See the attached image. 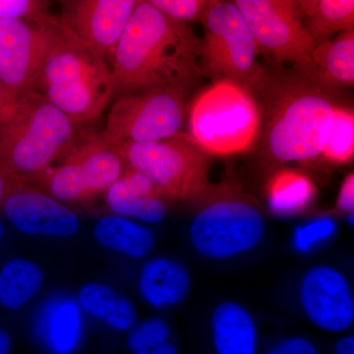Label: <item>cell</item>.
Segmentation results:
<instances>
[{
	"instance_id": "6da1fadb",
	"label": "cell",
	"mask_w": 354,
	"mask_h": 354,
	"mask_svg": "<svg viewBox=\"0 0 354 354\" xmlns=\"http://www.w3.org/2000/svg\"><path fill=\"white\" fill-rule=\"evenodd\" d=\"M111 58L116 99L152 88L185 92L200 72L201 41L150 0L138 1Z\"/></svg>"
},
{
	"instance_id": "7a4b0ae2",
	"label": "cell",
	"mask_w": 354,
	"mask_h": 354,
	"mask_svg": "<svg viewBox=\"0 0 354 354\" xmlns=\"http://www.w3.org/2000/svg\"><path fill=\"white\" fill-rule=\"evenodd\" d=\"M76 127L44 95L27 93L13 118L0 123V169L32 185L77 145Z\"/></svg>"
},
{
	"instance_id": "3957f363",
	"label": "cell",
	"mask_w": 354,
	"mask_h": 354,
	"mask_svg": "<svg viewBox=\"0 0 354 354\" xmlns=\"http://www.w3.org/2000/svg\"><path fill=\"white\" fill-rule=\"evenodd\" d=\"M34 92L76 125L97 120L113 97L111 68L104 58L70 36L55 21V36Z\"/></svg>"
},
{
	"instance_id": "277c9868",
	"label": "cell",
	"mask_w": 354,
	"mask_h": 354,
	"mask_svg": "<svg viewBox=\"0 0 354 354\" xmlns=\"http://www.w3.org/2000/svg\"><path fill=\"white\" fill-rule=\"evenodd\" d=\"M259 108L249 91L230 80H218L197 95L189 111V138L205 153L247 152L259 133Z\"/></svg>"
},
{
	"instance_id": "5b68a950",
	"label": "cell",
	"mask_w": 354,
	"mask_h": 354,
	"mask_svg": "<svg viewBox=\"0 0 354 354\" xmlns=\"http://www.w3.org/2000/svg\"><path fill=\"white\" fill-rule=\"evenodd\" d=\"M272 106L266 131L272 160L304 162L323 153L335 108L327 95L306 84H291Z\"/></svg>"
},
{
	"instance_id": "8992f818",
	"label": "cell",
	"mask_w": 354,
	"mask_h": 354,
	"mask_svg": "<svg viewBox=\"0 0 354 354\" xmlns=\"http://www.w3.org/2000/svg\"><path fill=\"white\" fill-rule=\"evenodd\" d=\"M189 227V239L199 255L209 260L232 259L253 250L265 234V220L248 198L225 185L205 193Z\"/></svg>"
},
{
	"instance_id": "52a82bcc",
	"label": "cell",
	"mask_w": 354,
	"mask_h": 354,
	"mask_svg": "<svg viewBox=\"0 0 354 354\" xmlns=\"http://www.w3.org/2000/svg\"><path fill=\"white\" fill-rule=\"evenodd\" d=\"M201 62L209 73L249 88L267 80L258 62V46L239 7L232 1H211L202 20Z\"/></svg>"
},
{
	"instance_id": "ba28073f",
	"label": "cell",
	"mask_w": 354,
	"mask_h": 354,
	"mask_svg": "<svg viewBox=\"0 0 354 354\" xmlns=\"http://www.w3.org/2000/svg\"><path fill=\"white\" fill-rule=\"evenodd\" d=\"M120 146L127 167L148 177L162 195L195 200L208 190L207 153L189 137L177 134L162 141Z\"/></svg>"
},
{
	"instance_id": "9c48e42d",
	"label": "cell",
	"mask_w": 354,
	"mask_h": 354,
	"mask_svg": "<svg viewBox=\"0 0 354 354\" xmlns=\"http://www.w3.org/2000/svg\"><path fill=\"white\" fill-rule=\"evenodd\" d=\"M125 169L120 144L102 132L77 144L35 184L62 204H75L106 192Z\"/></svg>"
},
{
	"instance_id": "30bf717a",
	"label": "cell",
	"mask_w": 354,
	"mask_h": 354,
	"mask_svg": "<svg viewBox=\"0 0 354 354\" xmlns=\"http://www.w3.org/2000/svg\"><path fill=\"white\" fill-rule=\"evenodd\" d=\"M184 118V91L147 88L115 100L104 133L118 144L162 141L178 134Z\"/></svg>"
},
{
	"instance_id": "8fae6325",
	"label": "cell",
	"mask_w": 354,
	"mask_h": 354,
	"mask_svg": "<svg viewBox=\"0 0 354 354\" xmlns=\"http://www.w3.org/2000/svg\"><path fill=\"white\" fill-rule=\"evenodd\" d=\"M250 28L258 48L283 64L295 65L315 75L316 46L305 29L297 1L236 0L234 1Z\"/></svg>"
},
{
	"instance_id": "7c38bea8",
	"label": "cell",
	"mask_w": 354,
	"mask_h": 354,
	"mask_svg": "<svg viewBox=\"0 0 354 354\" xmlns=\"http://www.w3.org/2000/svg\"><path fill=\"white\" fill-rule=\"evenodd\" d=\"M57 18L0 19V85L15 100L34 92L50 50Z\"/></svg>"
},
{
	"instance_id": "4fadbf2b",
	"label": "cell",
	"mask_w": 354,
	"mask_h": 354,
	"mask_svg": "<svg viewBox=\"0 0 354 354\" xmlns=\"http://www.w3.org/2000/svg\"><path fill=\"white\" fill-rule=\"evenodd\" d=\"M60 25L97 57H113L137 0H74L62 2Z\"/></svg>"
},
{
	"instance_id": "5bb4252c",
	"label": "cell",
	"mask_w": 354,
	"mask_h": 354,
	"mask_svg": "<svg viewBox=\"0 0 354 354\" xmlns=\"http://www.w3.org/2000/svg\"><path fill=\"white\" fill-rule=\"evenodd\" d=\"M299 300L305 315L319 329L339 333L353 325V288L346 274L337 268H310L300 279Z\"/></svg>"
},
{
	"instance_id": "9a60e30c",
	"label": "cell",
	"mask_w": 354,
	"mask_h": 354,
	"mask_svg": "<svg viewBox=\"0 0 354 354\" xmlns=\"http://www.w3.org/2000/svg\"><path fill=\"white\" fill-rule=\"evenodd\" d=\"M6 220L27 235L66 239L78 232V216L31 184L13 181L1 206Z\"/></svg>"
},
{
	"instance_id": "2e32d148",
	"label": "cell",
	"mask_w": 354,
	"mask_h": 354,
	"mask_svg": "<svg viewBox=\"0 0 354 354\" xmlns=\"http://www.w3.org/2000/svg\"><path fill=\"white\" fill-rule=\"evenodd\" d=\"M34 332L53 354H72L84 332V313L76 297L57 292L46 297L35 314Z\"/></svg>"
},
{
	"instance_id": "e0dca14e",
	"label": "cell",
	"mask_w": 354,
	"mask_h": 354,
	"mask_svg": "<svg viewBox=\"0 0 354 354\" xmlns=\"http://www.w3.org/2000/svg\"><path fill=\"white\" fill-rule=\"evenodd\" d=\"M162 196L148 177L127 167L122 176L106 190V201L113 215L158 223L167 215Z\"/></svg>"
},
{
	"instance_id": "ac0fdd59",
	"label": "cell",
	"mask_w": 354,
	"mask_h": 354,
	"mask_svg": "<svg viewBox=\"0 0 354 354\" xmlns=\"http://www.w3.org/2000/svg\"><path fill=\"white\" fill-rule=\"evenodd\" d=\"M191 286L192 279L187 268L169 258L148 260L140 272V295L153 308L181 304L189 295Z\"/></svg>"
},
{
	"instance_id": "d6986e66",
	"label": "cell",
	"mask_w": 354,
	"mask_h": 354,
	"mask_svg": "<svg viewBox=\"0 0 354 354\" xmlns=\"http://www.w3.org/2000/svg\"><path fill=\"white\" fill-rule=\"evenodd\" d=\"M211 327L216 354H256L257 325L244 305L221 302L213 310Z\"/></svg>"
},
{
	"instance_id": "ffe728a7",
	"label": "cell",
	"mask_w": 354,
	"mask_h": 354,
	"mask_svg": "<svg viewBox=\"0 0 354 354\" xmlns=\"http://www.w3.org/2000/svg\"><path fill=\"white\" fill-rule=\"evenodd\" d=\"M94 237L104 248L135 259L148 256L156 242L150 228L131 218L116 215L104 216L97 221Z\"/></svg>"
},
{
	"instance_id": "44dd1931",
	"label": "cell",
	"mask_w": 354,
	"mask_h": 354,
	"mask_svg": "<svg viewBox=\"0 0 354 354\" xmlns=\"http://www.w3.org/2000/svg\"><path fill=\"white\" fill-rule=\"evenodd\" d=\"M297 4L305 29L316 46L353 29V0H304Z\"/></svg>"
},
{
	"instance_id": "7402d4cb",
	"label": "cell",
	"mask_w": 354,
	"mask_h": 354,
	"mask_svg": "<svg viewBox=\"0 0 354 354\" xmlns=\"http://www.w3.org/2000/svg\"><path fill=\"white\" fill-rule=\"evenodd\" d=\"M43 270L23 257L7 261L0 270V306L18 311L38 295L44 283Z\"/></svg>"
},
{
	"instance_id": "603a6c76",
	"label": "cell",
	"mask_w": 354,
	"mask_h": 354,
	"mask_svg": "<svg viewBox=\"0 0 354 354\" xmlns=\"http://www.w3.org/2000/svg\"><path fill=\"white\" fill-rule=\"evenodd\" d=\"M315 75L334 86L354 83V31L348 30L319 44L314 50Z\"/></svg>"
},
{
	"instance_id": "cb8c5ba5",
	"label": "cell",
	"mask_w": 354,
	"mask_h": 354,
	"mask_svg": "<svg viewBox=\"0 0 354 354\" xmlns=\"http://www.w3.org/2000/svg\"><path fill=\"white\" fill-rule=\"evenodd\" d=\"M315 194L316 187L311 179L293 169L277 172L268 183V204L277 216L299 213L308 206Z\"/></svg>"
},
{
	"instance_id": "d4e9b609",
	"label": "cell",
	"mask_w": 354,
	"mask_h": 354,
	"mask_svg": "<svg viewBox=\"0 0 354 354\" xmlns=\"http://www.w3.org/2000/svg\"><path fill=\"white\" fill-rule=\"evenodd\" d=\"M330 162L344 164L354 155V114L351 109L335 106L332 128L323 150Z\"/></svg>"
},
{
	"instance_id": "484cf974",
	"label": "cell",
	"mask_w": 354,
	"mask_h": 354,
	"mask_svg": "<svg viewBox=\"0 0 354 354\" xmlns=\"http://www.w3.org/2000/svg\"><path fill=\"white\" fill-rule=\"evenodd\" d=\"M120 295L99 281H88L79 288L76 300L83 313L104 322L113 313Z\"/></svg>"
},
{
	"instance_id": "4316f807",
	"label": "cell",
	"mask_w": 354,
	"mask_h": 354,
	"mask_svg": "<svg viewBox=\"0 0 354 354\" xmlns=\"http://www.w3.org/2000/svg\"><path fill=\"white\" fill-rule=\"evenodd\" d=\"M337 232V225L329 216H320L298 225L292 235V245L300 253H308L330 241Z\"/></svg>"
},
{
	"instance_id": "83f0119b",
	"label": "cell",
	"mask_w": 354,
	"mask_h": 354,
	"mask_svg": "<svg viewBox=\"0 0 354 354\" xmlns=\"http://www.w3.org/2000/svg\"><path fill=\"white\" fill-rule=\"evenodd\" d=\"M169 337V327L160 318H151L133 328L128 337V348L133 353L146 351L164 344Z\"/></svg>"
},
{
	"instance_id": "f1b7e54d",
	"label": "cell",
	"mask_w": 354,
	"mask_h": 354,
	"mask_svg": "<svg viewBox=\"0 0 354 354\" xmlns=\"http://www.w3.org/2000/svg\"><path fill=\"white\" fill-rule=\"evenodd\" d=\"M153 6L178 22L202 21L209 6L208 0H150Z\"/></svg>"
},
{
	"instance_id": "f546056e",
	"label": "cell",
	"mask_w": 354,
	"mask_h": 354,
	"mask_svg": "<svg viewBox=\"0 0 354 354\" xmlns=\"http://www.w3.org/2000/svg\"><path fill=\"white\" fill-rule=\"evenodd\" d=\"M48 2L38 0H0V19L41 21L50 16Z\"/></svg>"
},
{
	"instance_id": "4dcf8cb0",
	"label": "cell",
	"mask_w": 354,
	"mask_h": 354,
	"mask_svg": "<svg viewBox=\"0 0 354 354\" xmlns=\"http://www.w3.org/2000/svg\"><path fill=\"white\" fill-rule=\"evenodd\" d=\"M137 318H138V314H137L136 307L131 300L123 295H120L115 308L104 321V324L111 329L118 332H125L135 327Z\"/></svg>"
},
{
	"instance_id": "1f68e13d",
	"label": "cell",
	"mask_w": 354,
	"mask_h": 354,
	"mask_svg": "<svg viewBox=\"0 0 354 354\" xmlns=\"http://www.w3.org/2000/svg\"><path fill=\"white\" fill-rule=\"evenodd\" d=\"M267 354H318V351L309 339L297 337L281 342Z\"/></svg>"
},
{
	"instance_id": "d6a6232c",
	"label": "cell",
	"mask_w": 354,
	"mask_h": 354,
	"mask_svg": "<svg viewBox=\"0 0 354 354\" xmlns=\"http://www.w3.org/2000/svg\"><path fill=\"white\" fill-rule=\"evenodd\" d=\"M337 207L342 212L351 213L354 209V176L348 174L344 178L337 197Z\"/></svg>"
},
{
	"instance_id": "836d02e7",
	"label": "cell",
	"mask_w": 354,
	"mask_h": 354,
	"mask_svg": "<svg viewBox=\"0 0 354 354\" xmlns=\"http://www.w3.org/2000/svg\"><path fill=\"white\" fill-rule=\"evenodd\" d=\"M18 106V100L14 99L0 85V123H6L13 118Z\"/></svg>"
},
{
	"instance_id": "e575fe53",
	"label": "cell",
	"mask_w": 354,
	"mask_h": 354,
	"mask_svg": "<svg viewBox=\"0 0 354 354\" xmlns=\"http://www.w3.org/2000/svg\"><path fill=\"white\" fill-rule=\"evenodd\" d=\"M335 354H354V337L353 335L342 337L337 342Z\"/></svg>"
},
{
	"instance_id": "d590c367",
	"label": "cell",
	"mask_w": 354,
	"mask_h": 354,
	"mask_svg": "<svg viewBox=\"0 0 354 354\" xmlns=\"http://www.w3.org/2000/svg\"><path fill=\"white\" fill-rule=\"evenodd\" d=\"M134 354H178L176 348L169 342L158 344L153 348L146 349V351H138Z\"/></svg>"
},
{
	"instance_id": "8d00e7d4",
	"label": "cell",
	"mask_w": 354,
	"mask_h": 354,
	"mask_svg": "<svg viewBox=\"0 0 354 354\" xmlns=\"http://www.w3.org/2000/svg\"><path fill=\"white\" fill-rule=\"evenodd\" d=\"M12 184V179L9 178V177L0 169V209H1L4 199H6L7 194H8Z\"/></svg>"
},
{
	"instance_id": "74e56055",
	"label": "cell",
	"mask_w": 354,
	"mask_h": 354,
	"mask_svg": "<svg viewBox=\"0 0 354 354\" xmlns=\"http://www.w3.org/2000/svg\"><path fill=\"white\" fill-rule=\"evenodd\" d=\"M10 344V335L6 330L0 328V354H9Z\"/></svg>"
},
{
	"instance_id": "f35d334b",
	"label": "cell",
	"mask_w": 354,
	"mask_h": 354,
	"mask_svg": "<svg viewBox=\"0 0 354 354\" xmlns=\"http://www.w3.org/2000/svg\"><path fill=\"white\" fill-rule=\"evenodd\" d=\"M4 236V225L2 223L1 220H0V247H1L2 241H3Z\"/></svg>"
}]
</instances>
